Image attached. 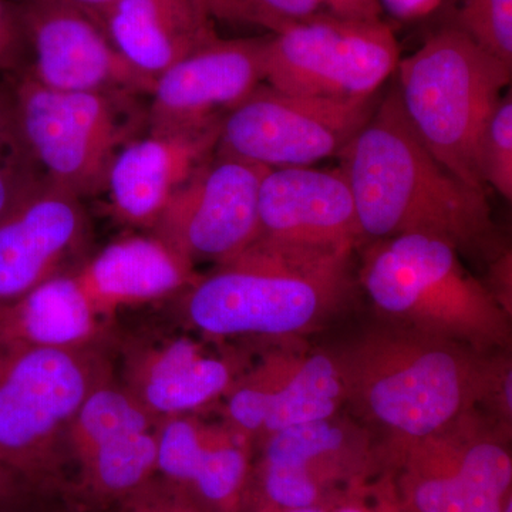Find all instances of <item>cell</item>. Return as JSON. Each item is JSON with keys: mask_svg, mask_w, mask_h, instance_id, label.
Returning <instances> with one entry per match:
<instances>
[{"mask_svg": "<svg viewBox=\"0 0 512 512\" xmlns=\"http://www.w3.org/2000/svg\"><path fill=\"white\" fill-rule=\"evenodd\" d=\"M338 157L363 238L427 235L461 252L493 231L487 191L464 183L431 154L396 84Z\"/></svg>", "mask_w": 512, "mask_h": 512, "instance_id": "1", "label": "cell"}, {"mask_svg": "<svg viewBox=\"0 0 512 512\" xmlns=\"http://www.w3.org/2000/svg\"><path fill=\"white\" fill-rule=\"evenodd\" d=\"M481 353L387 323L333 359L343 399L404 446L446 430L490 396L500 372Z\"/></svg>", "mask_w": 512, "mask_h": 512, "instance_id": "2", "label": "cell"}, {"mask_svg": "<svg viewBox=\"0 0 512 512\" xmlns=\"http://www.w3.org/2000/svg\"><path fill=\"white\" fill-rule=\"evenodd\" d=\"M349 252L258 238L191 285L185 313L215 338L299 332L346 288Z\"/></svg>", "mask_w": 512, "mask_h": 512, "instance_id": "3", "label": "cell"}, {"mask_svg": "<svg viewBox=\"0 0 512 512\" xmlns=\"http://www.w3.org/2000/svg\"><path fill=\"white\" fill-rule=\"evenodd\" d=\"M458 255L427 235L379 239L363 262V288L389 325L483 352L507 340V315Z\"/></svg>", "mask_w": 512, "mask_h": 512, "instance_id": "4", "label": "cell"}, {"mask_svg": "<svg viewBox=\"0 0 512 512\" xmlns=\"http://www.w3.org/2000/svg\"><path fill=\"white\" fill-rule=\"evenodd\" d=\"M396 72L404 113L421 141L457 178L487 191L478 143L510 84V64L451 26L400 59Z\"/></svg>", "mask_w": 512, "mask_h": 512, "instance_id": "5", "label": "cell"}, {"mask_svg": "<svg viewBox=\"0 0 512 512\" xmlns=\"http://www.w3.org/2000/svg\"><path fill=\"white\" fill-rule=\"evenodd\" d=\"M107 376L94 348L0 343V463L29 491L59 481L74 414Z\"/></svg>", "mask_w": 512, "mask_h": 512, "instance_id": "6", "label": "cell"}, {"mask_svg": "<svg viewBox=\"0 0 512 512\" xmlns=\"http://www.w3.org/2000/svg\"><path fill=\"white\" fill-rule=\"evenodd\" d=\"M13 94L20 130L43 180L80 200L103 190L111 161L130 141L134 97L59 92L23 72Z\"/></svg>", "mask_w": 512, "mask_h": 512, "instance_id": "7", "label": "cell"}, {"mask_svg": "<svg viewBox=\"0 0 512 512\" xmlns=\"http://www.w3.org/2000/svg\"><path fill=\"white\" fill-rule=\"evenodd\" d=\"M399 60L382 19L323 15L269 35L265 82L285 93L360 99L377 94Z\"/></svg>", "mask_w": 512, "mask_h": 512, "instance_id": "8", "label": "cell"}, {"mask_svg": "<svg viewBox=\"0 0 512 512\" xmlns=\"http://www.w3.org/2000/svg\"><path fill=\"white\" fill-rule=\"evenodd\" d=\"M379 101L377 94L333 99L259 84L222 119L217 151L266 168L311 167L338 157Z\"/></svg>", "mask_w": 512, "mask_h": 512, "instance_id": "9", "label": "cell"}, {"mask_svg": "<svg viewBox=\"0 0 512 512\" xmlns=\"http://www.w3.org/2000/svg\"><path fill=\"white\" fill-rule=\"evenodd\" d=\"M399 456L406 512H503L511 500L510 450L474 427L470 414L400 446Z\"/></svg>", "mask_w": 512, "mask_h": 512, "instance_id": "10", "label": "cell"}, {"mask_svg": "<svg viewBox=\"0 0 512 512\" xmlns=\"http://www.w3.org/2000/svg\"><path fill=\"white\" fill-rule=\"evenodd\" d=\"M268 170L215 151L168 201L151 228L154 237L192 265L231 261L261 235L259 188Z\"/></svg>", "mask_w": 512, "mask_h": 512, "instance_id": "11", "label": "cell"}, {"mask_svg": "<svg viewBox=\"0 0 512 512\" xmlns=\"http://www.w3.org/2000/svg\"><path fill=\"white\" fill-rule=\"evenodd\" d=\"M158 421L110 376L86 397L67 431L83 493L120 503L157 476Z\"/></svg>", "mask_w": 512, "mask_h": 512, "instance_id": "12", "label": "cell"}, {"mask_svg": "<svg viewBox=\"0 0 512 512\" xmlns=\"http://www.w3.org/2000/svg\"><path fill=\"white\" fill-rule=\"evenodd\" d=\"M33 62L23 73L59 92L151 94L154 77L120 55L99 22L73 6L19 3Z\"/></svg>", "mask_w": 512, "mask_h": 512, "instance_id": "13", "label": "cell"}, {"mask_svg": "<svg viewBox=\"0 0 512 512\" xmlns=\"http://www.w3.org/2000/svg\"><path fill=\"white\" fill-rule=\"evenodd\" d=\"M268 36L217 39L157 76L148 113L154 133H198L265 82Z\"/></svg>", "mask_w": 512, "mask_h": 512, "instance_id": "14", "label": "cell"}, {"mask_svg": "<svg viewBox=\"0 0 512 512\" xmlns=\"http://www.w3.org/2000/svg\"><path fill=\"white\" fill-rule=\"evenodd\" d=\"M87 237L80 198L40 184L0 220V305L66 274Z\"/></svg>", "mask_w": 512, "mask_h": 512, "instance_id": "15", "label": "cell"}, {"mask_svg": "<svg viewBox=\"0 0 512 512\" xmlns=\"http://www.w3.org/2000/svg\"><path fill=\"white\" fill-rule=\"evenodd\" d=\"M259 238L350 251L363 238L355 201L340 168H269L259 188Z\"/></svg>", "mask_w": 512, "mask_h": 512, "instance_id": "16", "label": "cell"}, {"mask_svg": "<svg viewBox=\"0 0 512 512\" xmlns=\"http://www.w3.org/2000/svg\"><path fill=\"white\" fill-rule=\"evenodd\" d=\"M220 124L198 133H154L117 151L104 180L114 214L153 228L168 201L217 151Z\"/></svg>", "mask_w": 512, "mask_h": 512, "instance_id": "17", "label": "cell"}, {"mask_svg": "<svg viewBox=\"0 0 512 512\" xmlns=\"http://www.w3.org/2000/svg\"><path fill=\"white\" fill-rule=\"evenodd\" d=\"M247 436L188 416L158 421L157 476L211 512H239L247 493Z\"/></svg>", "mask_w": 512, "mask_h": 512, "instance_id": "18", "label": "cell"}, {"mask_svg": "<svg viewBox=\"0 0 512 512\" xmlns=\"http://www.w3.org/2000/svg\"><path fill=\"white\" fill-rule=\"evenodd\" d=\"M353 456L348 434L330 419L271 434L259 467L261 504L323 508L333 487L359 471Z\"/></svg>", "mask_w": 512, "mask_h": 512, "instance_id": "19", "label": "cell"}, {"mask_svg": "<svg viewBox=\"0 0 512 512\" xmlns=\"http://www.w3.org/2000/svg\"><path fill=\"white\" fill-rule=\"evenodd\" d=\"M94 19L120 55L154 79L218 37L205 0H116Z\"/></svg>", "mask_w": 512, "mask_h": 512, "instance_id": "20", "label": "cell"}, {"mask_svg": "<svg viewBox=\"0 0 512 512\" xmlns=\"http://www.w3.org/2000/svg\"><path fill=\"white\" fill-rule=\"evenodd\" d=\"M232 367L188 338L134 349L124 387L157 421L188 416L231 390Z\"/></svg>", "mask_w": 512, "mask_h": 512, "instance_id": "21", "label": "cell"}, {"mask_svg": "<svg viewBox=\"0 0 512 512\" xmlns=\"http://www.w3.org/2000/svg\"><path fill=\"white\" fill-rule=\"evenodd\" d=\"M74 274L107 319L117 309L160 301L198 281L194 265L153 234L111 242Z\"/></svg>", "mask_w": 512, "mask_h": 512, "instance_id": "22", "label": "cell"}, {"mask_svg": "<svg viewBox=\"0 0 512 512\" xmlns=\"http://www.w3.org/2000/svg\"><path fill=\"white\" fill-rule=\"evenodd\" d=\"M343 387L335 359L312 355L293 375L275 386L259 373L229 394L227 413L231 427L248 434L278 433L311 421L332 419Z\"/></svg>", "mask_w": 512, "mask_h": 512, "instance_id": "23", "label": "cell"}, {"mask_svg": "<svg viewBox=\"0 0 512 512\" xmlns=\"http://www.w3.org/2000/svg\"><path fill=\"white\" fill-rule=\"evenodd\" d=\"M106 320L73 272L57 275L0 305V343L37 348H94Z\"/></svg>", "mask_w": 512, "mask_h": 512, "instance_id": "24", "label": "cell"}, {"mask_svg": "<svg viewBox=\"0 0 512 512\" xmlns=\"http://www.w3.org/2000/svg\"><path fill=\"white\" fill-rule=\"evenodd\" d=\"M212 19L256 26L271 35L318 18L382 19L380 0H207Z\"/></svg>", "mask_w": 512, "mask_h": 512, "instance_id": "25", "label": "cell"}, {"mask_svg": "<svg viewBox=\"0 0 512 512\" xmlns=\"http://www.w3.org/2000/svg\"><path fill=\"white\" fill-rule=\"evenodd\" d=\"M43 183L20 130L13 86L0 84V220Z\"/></svg>", "mask_w": 512, "mask_h": 512, "instance_id": "26", "label": "cell"}, {"mask_svg": "<svg viewBox=\"0 0 512 512\" xmlns=\"http://www.w3.org/2000/svg\"><path fill=\"white\" fill-rule=\"evenodd\" d=\"M478 168L485 187L512 198V100L501 97L478 143Z\"/></svg>", "mask_w": 512, "mask_h": 512, "instance_id": "27", "label": "cell"}, {"mask_svg": "<svg viewBox=\"0 0 512 512\" xmlns=\"http://www.w3.org/2000/svg\"><path fill=\"white\" fill-rule=\"evenodd\" d=\"M457 26L512 66V0H461Z\"/></svg>", "mask_w": 512, "mask_h": 512, "instance_id": "28", "label": "cell"}, {"mask_svg": "<svg viewBox=\"0 0 512 512\" xmlns=\"http://www.w3.org/2000/svg\"><path fill=\"white\" fill-rule=\"evenodd\" d=\"M208 508L197 503L191 495L154 477L133 494L121 500L117 512H208Z\"/></svg>", "mask_w": 512, "mask_h": 512, "instance_id": "29", "label": "cell"}, {"mask_svg": "<svg viewBox=\"0 0 512 512\" xmlns=\"http://www.w3.org/2000/svg\"><path fill=\"white\" fill-rule=\"evenodd\" d=\"M28 55V39L19 5L0 0V72L25 69Z\"/></svg>", "mask_w": 512, "mask_h": 512, "instance_id": "30", "label": "cell"}, {"mask_svg": "<svg viewBox=\"0 0 512 512\" xmlns=\"http://www.w3.org/2000/svg\"><path fill=\"white\" fill-rule=\"evenodd\" d=\"M441 2L443 0H380V5L394 18L412 20L430 15Z\"/></svg>", "mask_w": 512, "mask_h": 512, "instance_id": "31", "label": "cell"}, {"mask_svg": "<svg viewBox=\"0 0 512 512\" xmlns=\"http://www.w3.org/2000/svg\"><path fill=\"white\" fill-rule=\"evenodd\" d=\"M28 493L26 485L0 463V508L25 500Z\"/></svg>", "mask_w": 512, "mask_h": 512, "instance_id": "32", "label": "cell"}, {"mask_svg": "<svg viewBox=\"0 0 512 512\" xmlns=\"http://www.w3.org/2000/svg\"><path fill=\"white\" fill-rule=\"evenodd\" d=\"M28 2H53L63 3V5L73 6V8L82 9L90 16H96L101 10L106 9L116 0H28ZM207 2V0H205Z\"/></svg>", "mask_w": 512, "mask_h": 512, "instance_id": "33", "label": "cell"}, {"mask_svg": "<svg viewBox=\"0 0 512 512\" xmlns=\"http://www.w3.org/2000/svg\"><path fill=\"white\" fill-rule=\"evenodd\" d=\"M254 512H328L325 508L320 507H302V508H288L279 507V505L272 504H259Z\"/></svg>", "mask_w": 512, "mask_h": 512, "instance_id": "34", "label": "cell"}, {"mask_svg": "<svg viewBox=\"0 0 512 512\" xmlns=\"http://www.w3.org/2000/svg\"><path fill=\"white\" fill-rule=\"evenodd\" d=\"M333 512H370L367 508L363 507V505L348 503L339 505Z\"/></svg>", "mask_w": 512, "mask_h": 512, "instance_id": "35", "label": "cell"}, {"mask_svg": "<svg viewBox=\"0 0 512 512\" xmlns=\"http://www.w3.org/2000/svg\"><path fill=\"white\" fill-rule=\"evenodd\" d=\"M23 501H19V503L16 504L8 505V507L0 508V512H30L26 511L25 508H23Z\"/></svg>", "mask_w": 512, "mask_h": 512, "instance_id": "36", "label": "cell"}, {"mask_svg": "<svg viewBox=\"0 0 512 512\" xmlns=\"http://www.w3.org/2000/svg\"><path fill=\"white\" fill-rule=\"evenodd\" d=\"M503 512H512V500L508 501L507 505H505Z\"/></svg>", "mask_w": 512, "mask_h": 512, "instance_id": "37", "label": "cell"}]
</instances>
